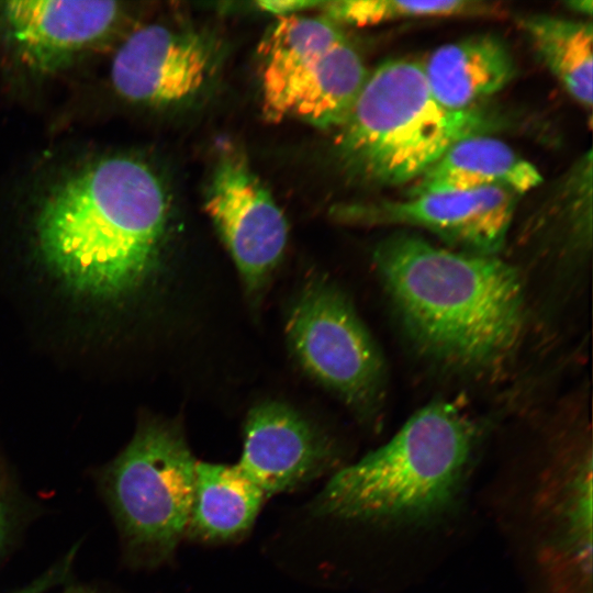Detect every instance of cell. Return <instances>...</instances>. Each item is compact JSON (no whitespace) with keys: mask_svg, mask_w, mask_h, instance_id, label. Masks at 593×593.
I'll list each match as a JSON object with an SVG mask.
<instances>
[{"mask_svg":"<svg viewBox=\"0 0 593 593\" xmlns=\"http://www.w3.org/2000/svg\"><path fill=\"white\" fill-rule=\"evenodd\" d=\"M197 462L178 425L149 421L100 472L99 489L130 563L156 567L174 555L187 534Z\"/></svg>","mask_w":593,"mask_h":593,"instance_id":"cell-5","label":"cell"},{"mask_svg":"<svg viewBox=\"0 0 593 593\" xmlns=\"http://www.w3.org/2000/svg\"><path fill=\"white\" fill-rule=\"evenodd\" d=\"M334 24L368 26L411 18L495 16L503 9L482 0H331L318 7Z\"/></svg>","mask_w":593,"mask_h":593,"instance_id":"cell-18","label":"cell"},{"mask_svg":"<svg viewBox=\"0 0 593 593\" xmlns=\"http://www.w3.org/2000/svg\"><path fill=\"white\" fill-rule=\"evenodd\" d=\"M519 193L503 187L432 192L343 210V219L370 225L425 228L459 251L499 256L505 246Z\"/></svg>","mask_w":593,"mask_h":593,"instance_id":"cell-12","label":"cell"},{"mask_svg":"<svg viewBox=\"0 0 593 593\" xmlns=\"http://www.w3.org/2000/svg\"><path fill=\"white\" fill-rule=\"evenodd\" d=\"M490 112L450 110L433 96L422 63L395 58L368 77L345 121L335 130L338 160L360 181L414 182L451 145L497 125Z\"/></svg>","mask_w":593,"mask_h":593,"instance_id":"cell-4","label":"cell"},{"mask_svg":"<svg viewBox=\"0 0 593 593\" xmlns=\"http://www.w3.org/2000/svg\"><path fill=\"white\" fill-rule=\"evenodd\" d=\"M373 262L403 334L435 366L482 376L505 366L518 349L526 291L514 265L406 232L382 239Z\"/></svg>","mask_w":593,"mask_h":593,"instance_id":"cell-2","label":"cell"},{"mask_svg":"<svg viewBox=\"0 0 593 593\" xmlns=\"http://www.w3.org/2000/svg\"><path fill=\"white\" fill-rule=\"evenodd\" d=\"M57 593H118L109 586H104L101 583L92 582H78L67 584Z\"/></svg>","mask_w":593,"mask_h":593,"instance_id":"cell-22","label":"cell"},{"mask_svg":"<svg viewBox=\"0 0 593 593\" xmlns=\"http://www.w3.org/2000/svg\"><path fill=\"white\" fill-rule=\"evenodd\" d=\"M168 231L165 187L145 161L111 155L55 182L33 219L36 253L76 294L121 301L159 275Z\"/></svg>","mask_w":593,"mask_h":593,"instance_id":"cell-1","label":"cell"},{"mask_svg":"<svg viewBox=\"0 0 593 593\" xmlns=\"http://www.w3.org/2000/svg\"><path fill=\"white\" fill-rule=\"evenodd\" d=\"M126 19L118 1H0V51L21 72L49 77L112 43Z\"/></svg>","mask_w":593,"mask_h":593,"instance_id":"cell-8","label":"cell"},{"mask_svg":"<svg viewBox=\"0 0 593 593\" xmlns=\"http://www.w3.org/2000/svg\"><path fill=\"white\" fill-rule=\"evenodd\" d=\"M216 65L217 52L206 35L153 23L133 30L120 43L110 80L125 101L167 108L200 94Z\"/></svg>","mask_w":593,"mask_h":593,"instance_id":"cell-11","label":"cell"},{"mask_svg":"<svg viewBox=\"0 0 593 593\" xmlns=\"http://www.w3.org/2000/svg\"><path fill=\"white\" fill-rule=\"evenodd\" d=\"M558 452L535 497L538 563L549 593H591L592 449Z\"/></svg>","mask_w":593,"mask_h":593,"instance_id":"cell-10","label":"cell"},{"mask_svg":"<svg viewBox=\"0 0 593 593\" xmlns=\"http://www.w3.org/2000/svg\"><path fill=\"white\" fill-rule=\"evenodd\" d=\"M204 209L234 260L246 293L257 301L283 256L288 224L239 149L221 148Z\"/></svg>","mask_w":593,"mask_h":593,"instance_id":"cell-9","label":"cell"},{"mask_svg":"<svg viewBox=\"0 0 593 593\" xmlns=\"http://www.w3.org/2000/svg\"><path fill=\"white\" fill-rule=\"evenodd\" d=\"M323 1L316 0H261L256 1V7L265 12L277 15V18L295 15L303 10L318 8Z\"/></svg>","mask_w":593,"mask_h":593,"instance_id":"cell-21","label":"cell"},{"mask_svg":"<svg viewBox=\"0 0 593 593\" xmlns=\"http://www.w3.org/2000/svg\"><path fill=\"white\" fill-rule=\"evenodd\" d=\"M15 504L12 483L0 470V556L12 536Z\"/></svg>","mask_w":593,"mask_h":593,"instance_id":"cell-19","label":"cell"},{"mask_svg":"<svg viewBox=\"0 0 593 593\" xmlns=\"http://www.w3.org/2000/svg\"><path fill=\"white\" fill-rule=\"evenodd\" d=\"M521 25L542 63L569 94L592 108L593 26L591 21L533 14Z\"/></svg>","mask_w":593,"mask_h":593,"instance_id":"cell-17","label":"cell"},{"mask_svg":"<svg viewBox=\"0 0 593 593\" xmlns=\"http://www.w3.org/2000/svg\"><path fill=\"white\" fill-rule=\"evenodd\" d=\"M480 439V425L460 405L435 400L389 441L339 469L312 510L370 524L434 522L457 505Z\"/></svg>","mask_w":593,"mask_h":593,"instance_id":"cell-3","label":"cell"},{"mask_svg":"<svg viewBox=\"0 0 593 593\" xmlns=\"http://www.w3.org/2000/svg\"><path fill=\"white\" fill-rule=\"evenodd\" d=\"M428 87L445 108H479L514 77L513 57L494 35H475L437 47L422 63Z\"/></svg>","mask_w":593,"mask_h":593,"instance_id":"cell-14","label":"cell"},{"mask_svg":"<svg viewBox=\"0 0 593 593\" xmlns=\"http://www.w3.org/2000/svg\"><path fill=\"white\" fill-rule=\"evenodd\" d=\"M568 5L570 7V9H572V10H574L577 12L588 14L589 16H591V14H592V1L591 0L571 1V2H568Z\"/></svg>","mask_w":593,"mask_h":593,"instance_id":"cell-23","label":"cell"},{"mask_svg":"<svg viewBox=\"0 0 593 593\" xmlns=\"http://www.w3.org/2000/svg\"><path fill=\"white\" fill-rule=\"evenodd\" d=\"M286 336L301 368L363 422L384 406V356L347 294L322 277L309 280L292 301Z\"/></svg>","mask_w":593,"mask_h":593,"instance_id":"cell-7","label":"cell"},{"mask_svg":"<svg viewBox=\"0 0 593 593\" xmlns=\"http://www.w3.org/2000/svg\"><path fill=\"white\" fill-rule=\"evenodd\" d=\"M267 497L235 465L198 461L187 534L226 541L246 534Z\"/></svg>","mask_w":593,"mask_h":593,"instance_id":"cell-16","label":"cell"},{"mask_svg":"<svg viewBox=\"0 0 593 593\" xmlns=\"http://www.w3.org/2000/svg\"><path fill=\"white\" fill-rule=\"evenodd\" d=\"M541 182V175L506 143L475 134L451 145L418 179L409 197L503 187L519 194Z\"/></svg>","mask_w":593,"mask_h":593,"instance_id":"cell-15","label":"cell"},{"mask_svg":"<svg viewBox=\"0 0 593 593\" xmlns=\"http://www.w3.org/2000/svg\"><path fill=\"white\" fill-rule=\"evenodd\" d=\"M338 460L334 441L293 407L265 401L248 413L235 467L269 497L293 491Z\"/></svg>","mask_w":593,"mask_h":593,"instance_id":"cell-13","label":"cell"},{"mask_svg":"<svg viewBox=\"0 0 593 593\" xmlns=\"http://www.w3.org/2000/svg\"><path fill=\"white\" fill-rule=\"evenodd\" d=\"M261 108L271 122L336 130L369 71L338 25L325 18H278L258 46Z\"/></svg>","mask_w":593,"mask_h":593,"instance_id":"cell-6","label":"cell"},{"mask_svg":"<svg viewBox=\"0 0 593 593\" xmlns=\"http://www.w3.org/2000/svg\"><path fill=\"white\" fill-rule=\"evenodd\" d=\"M69 567L70 563L64 559L31 583L10 593H48L52 589L60 585L65 581L69 573Z\"/></svg>","mask_w":593,"mask_h":593,"instance_id":"cell-20","label":"cell"}]
</instances>
